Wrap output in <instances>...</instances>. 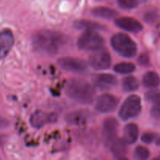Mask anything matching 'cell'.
I'll list each match as a JSON object with an SVG mask.
<instances>
[{"instance_id":"1","label":"cell","mask_w":160,"mask_h":160,"mask_svg":"<svg viewBox=\"0 0 160 160\" xmlns=\"http://www.w3.org/2000/svg\"><path fill=\"white\" fill-rule=\"evenodd\" d=\"M67 42V38L61 33L53 31H41L33 35L31 42L39 53L53 56L60 51Z\"/></svg>"},{"instance_id":"2","label":"cell","mask_w":160,"mask_h":160,"mask_svg":"<svg viewBox=\"0 0 160 160\" xmlns=\"http://www.w3.org/2000/svg\"><path fill=\"white\" fill-rule=\"evenodd\" d=\"M66 93L72 99L83 104L90 103L95 95V90L89 83L81 79H72L66 86Z\"/></svg>"},{"instance_id":"3","label":"cell","mask_w":160,"mask_h":160,"mask_svg":"<svg viewBox=\"0 0 160 160\" xmlns=\"http://www.w3.org/2000/svg\"><path fill=\"white\" fill-rule=\"evenodd\" d=\"M111 45L115 51L125 58L133 57L137 51L134 41L123 33H118L113 35L111 39Z\"/></svg>"},{"instance_id":"4","label":"cell","mask_w":160,"mask_h":160,"mask_svg":"<svg viewBox=\"0 0 160 160\" xmlns=\"http://www.w3.org/2000/svg\"><path fill=\"white\" fill-rule=\"evenodd\" d=\"M77 45L81 50L95 52L103 48L104 40L97 31H86L78 38Z\"/></svg>"},{"instance_id":"5","label":"cell","mask_w":160,"mask_h":160,"mask_svg":"<svg viewBox=\"0 0 160 160\" xmlns=\"http://www.w3.org/2000/svg\"><path fill=\"white\" fill-rule=\"evenodd\" d=\"M141 110V100L138 95H131L125 100L119 109V117L122 120H128L136 117Z\"/></svg>"},{"instance_id":"6","label":"cell","mask_w":160,"mask_h":160,"mask_svg":"<svg viewBox=\"0 0 160 160\" xmlns=\"http://www.w3.org/2000/svg\"><path fill=\"white\" fill-rule=\"evenodd\" d=\"M91 67L97 70H107L111 67V59L109 52L104 48L93 52L89 58Z\"/></svg>"},{"instance_id":"7","label":"cell","mask_w":160,"mask_h":160,"mask_svg":"<svg viewBox=\"0 0 160 160\" xmlns=\"http://www.w3.org/2000/svg\"><path fill=\"white\" fill-rule=\"evenodd\" d=\"M58 65L64 70L73 73H83L87 69V64L83 59L75 57H62L57 60Z\"/></svg>"},{"instance_id":"8","label":"cell","mask_w":160,"mask_h":160,"mask_svg":"<svg viewBox=\"0 0 160 160\" xmlns=\"http://www.w3.org/2000/svg\"><path fill=\"white\" fill-rule=\"evenodd\" d=\"M119 123L114 117H108L104 120L102 128V138L107 145H111L116 139Z\"/></svg>"},{"instance_id":"9","label":"cell","mask_w":160,"mask_h":160,"mask_svg":"<svg viewBox=\"0 0 160 160\" xmlns=\"http://www.w3.org/2000/svg\"><path fill=\"white\" fill-rule=\"evenodd\" d=\"M119 100L115 96L110 94H103L96 100L95 108L98 112L107 113L114 111L117 107Z\"/></svg>"},{"instance_id":"10","label":"cell","mask_w":160,"mask_h":160,"mask_svg":"<svg viewBox=\"0 0 160 160\" xmlns=\"http://www.w3.org/2000/svg\"><path fill=\"white\" fill-rule=\"evenodd\" d=\"M56 120V117L53 113H46L43 111H35L30 118V123L35 128H41L48 123H52Z\"/></svg>"},{"instance_id":"11","label":"cell","mask_w":160,"mask_h":160,"mask_svg":"<svg viewBox=\"0 0 160 160\" xmlns=\"http://www.w3.org/2000/svg\"><path fill=\"white\" fill-rule=\"evenodd\" d=\"M14 42L13 32L9 29L0 31V59L6 57L10 51Z\"/></svg>"},{"instance_id":"12","label":"cell","mask_w":160,"mask_h":160,"mask_svg":"<svg viewBox=\"0 0 160 160\" xmlns=\"http://www.w3.org/2000/svg\"><path fill=\"white\" fill-rule=\"evenodd\" d=\"M115 24L121 29L129 32L137 33L143 29V26L141 22L133 17H124L116 19Z\"/></svg>"},{"instance_id":"13","label":"cell","mask_w":160,"mask_h":160,"mask_svg":"<svg viewBox=\"0 0 160 160\" xmlns=\"http://www.w3.org/2000/svg\"><path fill=\"white\" fill-rule=\"evenodd\" d=\"M93 82L97 87L102 90H109L117 83L115 77L110 73H100L93 78Z\"/></svg>"},{"instance_id":"14","label":"cell","mask_w":160,"mask_h":160,"mask_svg":"<svg viewBox=\"0 0 160 160\" xmlns=\"http://www.w3.org/2000/svg\"><path fill=\"white\" fill-rule=\"evenodd\" d=\"M139 135V129L137 125L131 123H128L124 128L123 139L127 144H133L136 142Z\"/></svg>"},{"instance_id":"15","label":"cell","mask_w":160,"mask_h":160,"mask_svg":"<svg viewBox=\"0 0 160 160\" xmlns=\"http://www.w3.org/2000/svg\"><path fill=\"white\" fill-rule=\"evenodd\" d=\"M142 83L145 88H155L159 86L160 78L157 73L154 71H148L144 75Z\"/></svg>"},{"instance_id":"16","label":"cell","mask_w":160,"mask_h":160,"mask_svg":"<svg viewBox=\"0 0 160 160\" xmlns=\"http://www.w3.org/2000/svg\"><path fill=\"white\" fill-rule=\"evenodd\" d=\"M126 144L127 143L124 141V139L116 138L111 144V148L112 154L118 158L122 157L127 151Z\"/></svg>"},{"instance_id":"17","label":"cell","mask_w":160,"mask_h":160,"mask_svg":"<svg viewBox=\"0 0 160 160\" xmlns=\"http://www.w3.org/2000/svg\"><path fill=\"white\" fill-rule=\"evenodd\" d=\"M93 15L102 19H111L118 15L117 12L115 9L105 6H98L92 10Z\"/></svg>"},{"instance_id":"18","label":"cell","mask_w":160,"mask_h":160,"mask_svg":"<svg viewBox=\"0 0 160 160\" xmlns=\"http://www.w3.org/2000/svg\"><path fill=\"white\" fill-rule=\"evenodd\" d=\"M122 89L125 92H135L139 88V83L135 77L128 76L122 79Z\"/></svg>"},{"instance_id":"19","label":"cell","mask_w":160,"mask_h":160,"mask_svg":"<svg viewBox=\"0 0 160 160\" xmlns=\"http://www.w3.org/2000/svg\"><path fill=\"white\" fill-rule=\"evenodd\" d=\"M75 26L79 29H85L86 31H95L103 28V27L96 22L89 21V20H78L75 23Z\"/></svg>"},{"instance_id":"20","label":"cell","mask_w":160,"mask_h":160,"mask_svg":"<svg viewBox=\"0 0 160 160\" xmlns=\"http://www.w3.org/2000/svg\"><path fill=\"white\" fill-rule=\"evenodd\" d=\"M114 70L121 74H127L133 73L135 70V66L132 62H122L115 66Z\"/></svg>"},{"instance_id":"21","label":"cell","mask_w":160,"mask_h":160,"mask_svg":"<svg viewBox=\"0 0 160 160\" xmlns=\"http://www.w3.org/2000/svg\"><path fill=\"white\" fill-rule=\"evenodd\" d=\"M149 156H150V152L146 147L139 145L135 148L133 157L136 160H147Z\"/></svg>"},{"instance_id":"22","label":"cell","mask_w":160,"mask_h":160,"mask_svg":"<svg viewBox=\"0 0 160 160\" xmlns=\"http://www.w3.org/2000/svg\"><path fill=\"white\" fill-rule=\"evenodd\" d=\"M144 0H117L118 5L123 9H131L137 7Z\"/></svg>"},{"instance_id":"23","label":"cell","mask_w":160,"mask_h":160,"mask_svg":"<svg viewBox=\"0 0 160 160\" xmlns=\"http://www.w3.org/2000/svg\"><path fill=\"white\" fill-rule=\"evenodd\" d=\"M145 98L149 102L152 103L153 106H160V91L153 90L147 92Z\"/></svg>"},{"instance_id":"24","label":"cell","mask_w":160,"mask_h":160,"mask_svg":"<svg viewBox=\"0 0 160 160\" xmlns=\"http://www.w3.org/2000/svg\"><path fill=\"white\" fill-rule=\"evenodd\" d=\"M84 119V116L80 112H73L68 116V120L73 123H81Z\"/></svg>"},{"instance_id":"25","label":"cell","mask_w":160,"mask_h":160,"mask_svg":"<svg viewBox=\"0 0 160 160\" xmlns=\"http://www.w3.org/2000/svg\"><path fill=\"white\" fill-rule=\"evenodd\" d=\"M155 137H156V135H155V134H154V133H144V134L141 136V141L145 144H150L155 140Z\"/></svg>"},{"instance_id":"26","label":"cell","mask_w":160,"mask_h":160,"mask_svg":"<svg viewBox=\"0 0 160 160\" xmlns=\"http://www.w3.org/2000/svg\"><path fill=\"white\" fill-rule=\"evenodd\" d=\"M151 117L156 121L160 122V106H153L151 109Z\"/></svg>"},{"instance_id":"27","label":"cell","mask_w":160,"mask_h":160,"mask_svg":"<svg viewBox=\"0 0 160 160\" xmlns=\"http://www.w3.org/2000/svg\"><path fill=\"white\" fill-rule=\"evenodd\" d=\"M8 125H9L8 120H6L5 118H3V117H0V129H1V128H6Z\"/></svg>"},{"instance_id":"28","label":"cell","mask_w":160,"mask_h":160,"mask_svg":"<svg viewBox=\"0 0 160 160\" xmlns=\"http://www.w3.org/2000/svg\"><path fill=\"white\" fill-rule=\"evenodd\" d=\"M155 143H156L157 145L160 146V136L156 139V141H155Z\"/></svg>"},{"instance_id":"29","label":"cell","mask_w":160,"mask_h":160,"mask_svg":"<svg viewBox=\"0 0 160 160\" xmlns=\"http://www.w3.org/2000/svg\"><path fill=\"white\" fill-rule=\"evenodd\" d=\"M118 160H129V159H127L126 157H125V156H122V157L119 158V159H118Z\"/></svg>"},{"instance_id":"30","label":"cell","mask_w":160,"mask_h":160,"mask_svg":"<svg viewBox=\"0 0 160 160\" xmlns=\"http://www.w3.org/2000/svg\"><path fill=\"white\" fill-rule=\"evenodd\" d=\"M152 160H160V156H158V157L155 158V159H153Z\"/></svg>"},{"instance_id":"31","label":"cell","mask_w":160,"mask_h":160,"mask_svg":"<svg viewBox=\"0 0 160 160\" xmlns=\"http://www.w3.org/2000/svg\"></svg>"}]
</instances>
